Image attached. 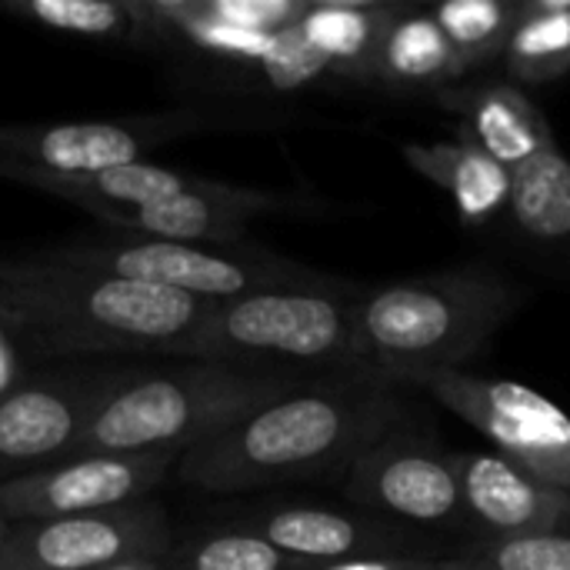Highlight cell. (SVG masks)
Segmentation results:
<instances>
[{
  "instance_id": "2e32d148",
  "label": "cell",
  "mask_w": 570,
  "mask_h": 570,
  "mask_svg": "<svg viewBox=\"0 0 570 570\" xmlns=\"http://www.w3.org/2000/svg\"><path fill=\"white\" fill-rule=\"evenodd\" d=\"M438 104L464 114V140L488 150L508 170H518L534 154L554 144L551 124L541 107L514 83H488V87H451L434 97Z\"/></svg>"
},
{
  "instance_id": "52a82bcc",
  "label": "cell",
  "mask_w": 570,
  "mask_h": 570,
  "mask_svg": "<svg viewBox=\"0 0 570 570\" xmlns=\"http://www.w3.org/2000/svg\"><path fill=\"white\" fill-rule=\"evenodd\" d=\"M227 124L230 117L190 107L107 120L0 124V177L23 184L30 177H73L137 164L164 144L220 130Z\"/></svg>"
},
{
  "instance_id": "1f68e13d",
  "label": "cell",
  "mask_w": 570,
  "mask_h": 570,
  "mask_svg": "<svg viewBox=\"0 0 570 570\" xmlns=\"http://www.w3.org/2000/svg\"><path fill=\"white\" fill-rule=\"evenodd\" d=\"M7 534H10V524L0 521V551H3V544H7Z\"/></svg>"
},
{
  "instance_id": "e0dca14e",
  "label": "cell",
  "mask_w": 570,
  "mask_h": 570,
  "mask_svg": "<svg viewBox=\"0 0 570 570\" xmlns=\"http://www.w3.org/2000/svg\"><path fill=\"white\" fill-rule=\"evenodd\" d=\"M461 80L464 73L434 20V10L404 3L381 40L374 60V87L401 97H438Z\"/></svg>"
},
{
  "instance_id": "ffe728a7",
  "label": "cell",
  "mask_w": 570,
  "mask_h": 570,
  "mask_svg": "<svg viewBox=\"0 0 570 570\" xmlns=\"http://www.w3.org/2000/svg\"><path fill=\"white\" fill-rule=\"evenodd\" d=\"M194 184H200V177L190 170H174L154 160H137V164L94 170V174H73V177H30L20 187H33L50 197H60L94 214L100 224H107L114 217H124L150 204H160L174 194H184Z\"/></svg>"
},
{
  "instance_id": "ac0fdd59",
  "label": "cell",
  "mask_w": 570,
  "mask_h": 570,
  "mask_svg": "<svg viewBox=\"0 0 570 570\" xmlns=\"http://www.w3.org/2000/svg\"><path fill=\"white\" fill-rule=\"evenodd\" d=\"M401 7L391 0H307L297 27L327 60L334 80L374 87V60Z\"/></svg>"
},
{
  "instance_id": "f1b7e54d",
  "label": "cell",
  "mask_w": 570,
  "mask_h": 570,
  "mask_svg": "<svg viewBox=\"0 0 570 570\" xmlns=\"http://www.w3.org/2000/svg\"><path fill=\"white\" fill-rule=\"evenodd\" d=\"M20 381L23 377H20V361H17V351H13V337L0 324V397L10 394Z\"/></svg>"
},
{
  "instance_id": "603a6c76",
  "label": "cell",
  "mask_w": 570,
  "mask_h": 570,
  "mask_svg": "<svg viewBox=\"0 0 570 570\" xmlns=\"http://www.w3.org/2000/svg\"><path fill=\"white\" fill-rule=\"evenodd\" d=\"M431 10L461 73L468 77L478 67L504 60L511 33L524 13V0H444Z\"/></svg>"
},
{
  "instance_id": "83f0119b",
  "label": "cell",
  "mask_w": 570,
  "mask_h": 570,
  "mask_svg": "<svg viewBox=\"0 0 570 570\" xmlns=\"http://www.w3.org/2000/svg\"><path fill=\"white\" fill-rule=\"evenodd\" d=\"M434 558L428 554H374V558H354L337 564H321L314 570H428Z\"/></svg>"
},
{
  "instance_id": "9c48e42d",
  "label": "cell",
  "mask_w": 570,
  "mask_h": 570,
  "mask_svg": "<svg viewBox=\"0 0 570 570\" xmlns=\"http://www.w3.org/2000/svg\"><path fill=\"white\" fill-rule=\"evenodd\" d=\"M407 384L478 428L501 458L570 494V417L554 401L524 384L484 381L464 371H428Z\"/></svg>"
},
{
  "instance_id": "277c9868",
  "label": "cell",
  "mask_w": 570,
  "mask_h": 570,
  "mask_svg": "<svg viewBox=\"0 0 570 570\" xmlns=\"http://www.w3.org/2000/svg\"><path fill=\"white\" fill-rule=\"evenodd\" d=\"M304 384V377L291 374L204 361L174 371H130V377L97 411L80 454L184 458Z\"/></svg>"
},
{
  "instance_id": "7a4b0ae2",
  "label": "cell",
  "mask_w": 570,
  "mask_h": 570,
  "mask_svg": "<svg viewBox=\"0 0 570 570\" xmlns=\"http://www.w3.org/2000/svg\"><path fill=\"white\" fill-rule=\"evenodd\" d=\"M210 304L47 254L0 261V324L43 351L184 354Z\"/></svg>"
},
{
  "instance_id": "cb8c5ba5",
  "label": "cell",
  "mask_w": 570,
  "mask_h": 570,
  "mask_svg": "<svg viewBox=\"0 0 570 570\" xmlns=\"http://www.w3.org/2000/svg\"><path fill=\"white\" fill-rule=\"evenodd\" d=\"M0 13L87 40L144 43L130 0H0Z\"/></svg>"
},
{
  "instance_id": "484cf974",
  "label": "cell",
  "mask_w": 570,
  "mask_h": 570,
  "mask_svg": "<svg viewBox=\"0 0 570 570\" xmlns=\"http://www.w3.org/2000/svg\"><path fill=\"white\" fill-rule=\"evenodd\" d=\"M297 23L291 30L277 33L274 43H271V50L257 63L237 70L240 80H250L247 87H254V90H274V94H294V90H307V87H317L324 80H334L327 60L311 47V40L301 33Z\"/></svg>"
},
{
  "instance_id": "3957f363",
  "label": "cell",
  "mask_w": 570,
  "mask_h": 570,
  "mask_svg": "<svg viewBox=\"0 0 570 570\" xmlns=\"http://www.w3.org/2000/svg\"><path fill=\"white\" fill-rule=\"evenodd\" d=\"M518 307L521 291L481 267L364 287L354 307L357 371L397 387L428 371H461Z\"/></svg>"
},
{
  "instance_id": "8fae6325",
  "label": "cell",
  "mask_w": 570,
  "mask_h": 570,
  "mask_svg": "<svg viewBox=\"0 0 570 570\" xmlns=\"http://www.w3.org/2000/svg\"><path fill=\"white\" fill-rule=\"evenodd\" d=\"M174 544L170 518L154 501L53 521L10 524L0 570H104L160 561Z\"/></svg>"
},
{
  "instance_id": "9a60e30c",
  "label": "cell",
  "mask_w": 570,
  "mask_h": 570,
  "mask_svg": "<svg viewBox=\"0 0 570 570\" xmlns=\"http://www.w3.org/2000/svg\"><path fill=\"white\" fill-rule=\"evenodd\" d=\"M474 544L570 531V494L541 484L498 451L454 454Z\"/></svg>"
},
{
  "instance_id": "f546056e",
  "label": "cell",
  "mask_w": 570,
  "mask_h": 570,
  "mask_svg": "<svg viewBox=\"0 0 570 570\" xmlns=\"http://www.w3.org/2000/svg\"><path fill=\"white\" fill-rule=\"evenodd\" d=\"M104 570H164V558L160 561H130V564H117V568Z\"/></svg>"
},
{
  "instance_id": "4dcf8cb0",
  "label": "cell",
  "mask_w": 570,
  "mask_h": 570,
  "mask_svg": "<svg viewBox=\"0 0 570 570\" xmlns=\"http://www.w3.org/2000/svg\"><path fill=\"white\" fill-rule=\"evenodd\" d=\"M428 570H478V568H468V564H461V561H454V558H448V561H444V558H441V561L434 558Z\"/></svg>"
},
{
  "instance_id": "4fadbf2b",
  "label": "cell",
  "mask_w": 570,
  "mask_h": 570,
  "mask_svg": "<svg viewBox=\"0 0 570 570\" xmlns=\"http://www.w3.org/2000/svg\"><path fill=\"white\" fill-rule=\"evenodd\" d=\"M301 210L304 204L294 194L237 187V184L200 177V184H194L190 190L174 194L144 210L114 217L104 227L114 234H134V237L174 240V244L247 247L254 244V237L247 234L250 220L301 214Z\"/></svg>"
},
{
  "instance_id": "30bf717a",
  "label": "cell",
  "mask_w": 570,
  "mask_h": 570,
  "mask_svg": "<svg viewBox=\"0 0 570 570\" xmlns=\"http://www.w3.org/2000/svg\"><path fill=\"white\" fill-rule=\"evenodd\" d=\"M130 371H60L23 377L0 397V484L63 464Z\"/></svg>"
},
{
  "instance_id": "44dd1931",
  "label": "cell",
  "mask_w": 570,
  "mask_h": 570,
  "mask_svg": "<svg viewBox=\"0 0 570 570\" xmlns=\"http://www.w3.org/2000/svg\"><path fill=\"white\" fill-rule=\"evenodd\" d=\"M508 214L514 230L551 261L570 264V160L558 147H544L528 164L511 170Z\"/></svg>"
},
{
  "instance_id": "7402d4cb",
  "label": "cell",
  "mask_w": 570,
  "mask_h": 570,
  "mask_svg": "<svg viewBox=\"0 0 570 570\" xmlns=\"http://www.w3.org/2000/svg\"><path fill=\"white\" fill-rule=\"evenodd\" d=\"M514 87L554 83L570 73V0H524V13L504 50Z\"/></svg>"
},
{
  "instance_id": "d4e9b609",
  "label": "cell",
  "mask_w": 570,
  "mask_h": 570,
  "mask_svg": "<svg viewBox=\"0 0 570 570\" xmlns=\"http://www.w3.org/2000/svg\"><path fill=\"white\" fill-rule=\"evenodd\" d=\"M164 570H314L304 561L281 554L274 544L261 541L250 531L234 524L194 531L187 538H174L164 554Z\"/></svg>"
},
{
  "instance_id": "d6986e66",
  "label": "cell",
  "mask_w": 570,
  "mask_h": 570,
  "mask_svg": "<svg viewBox=\"0 0 570 570\" xmlns=\"http://www.w3.org/2000/svg\"><path fill=\"white\" fill-rule=\"evenodd\" d=\"M401 154L417 174L454 197L464 224L484 227L508 214L514 177L478 144L464 137L441 144H404Z\"/></svg>"
},
{
  "instance_id": "6da1fadb",
  "label": "cell",
  "mask_w": 570,
  "mask_h": 570,
  "mask_svg": "<svg viewBox=\"0 0 570 570\" xmlns=\"http://www.w3.org/2000/svg\"><path fill=\"white\" fill-rule=\"evenodd\" d=\"M401 387L377 377L307 381L247 414L177 461L180 481L237 494L347 471L367 448L401 428Z\"/></svg>"
},
{
  "instance_id": "4316f807",
  "label": "cell",
  "mask_w": 570,
  "mask_h": 570,
  "mask_svg": "<svg viewBox=\"0 0 570 570\" xmlns=\"http://www.w3.org/2000/svg\"><path fill=\"white\" fill-rule=\"evenodd\" d=\"M478 570H570V531L511 541H481L454 558Z\"/></svg>"
},
{
  "instance_id": "5b68a950",
  "label": "cell",
  "mask_w": 570,
  "mask_h": 570,
  "mask_svg": "<svg viewBox=\"0 0 570 570\" xmlns=\"http://www.w3.org/2000/svg\"><path fill=\"white\" fill-rule=\"evenodd\" d=\"M361 294V284L334 277L314 287H277L210 304L180 357L291 377H301L297 371L361 377L354 357Z\"/></svg>"
},
{
  "instance_id": "7c38bea8",
  "label": "cell",
  "mask_w": 570,
  "mask_h": 570,
  "mask_svg": "<svg viewBox=\"0 0 570 570\" xmlns=\"http://www.w3.org/2000/svg\"><path fill=\"white\" fill-rule=\"evenodd\" d=\"M177 454H80L63 464L0 484V521H53L147 501Z\"/></svg>"
},
{
  "instance_id": "8992f818",
  "label": "cell",
  "mask_w": 570,
  "mask_h": 570,
  "mask_svg": "<svg viewBox=\"0 0 570 570\" xmlns=\"http://www.w3.org/2000/svg\"><path fill=\"white\" fill-rule=\"evenodd\" d=\"M43 254L63 264L94 267L154 287H167L204 304H224L257 291L314 287L334 281L331 274L281 257L261 244L210 247V244H174V240L104 230V234L77 237L63 247H50Z\"/></svg>"
},
{
  "instance_id": "5bb4252c",
  "label": "cell",
  "mask_w": 570,
  "mask_h": 570,
  "mask_svg": "<svg viewBox=\"0 0 570 570\" xmlns=\"http://www.w3.org/2000/svg\"><path fill=\"white\" fill-rule=\"evenodd\" d=\"M240 531L257 534L281 554L304 561L311 568L374 558V554H421L411 534L361 511L331 504H271L230 521Z\"/></svg>"
},
{
  "instance_id": "ba28073f",
  "label": "cell",
  "mask_w": 570,
  "mask_h": 570,
  "mask_svg": "<svg viewBox=\"0 0 570 570\" xmlns=\"http://www.w3.org/2000/svg\"><path fill=\"white\" fill-rule=\"evenodd\" d=\"M344 494L354 508L401 528L428 534L474 538L454 454L438 444L404 434L401 428L367 448L344 471Z\"/></svg>"
}]
</instances>
